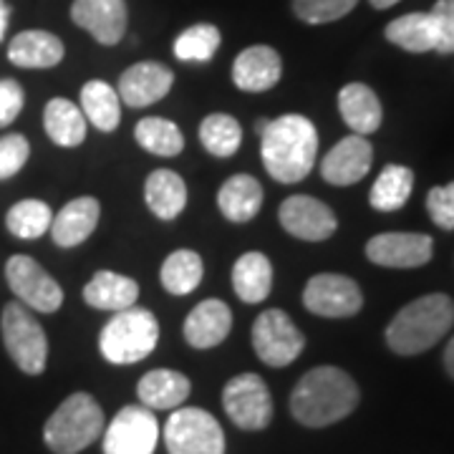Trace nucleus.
I'll use <instances>...</instances> for the list:
<instances>
[{"mask_svg":"<svg viewBox=\"0 0 454 454\" xmlns=\"http://www.w3.org/2000/svg\"><path fill=\"white\" fill-rule=\"evenodd\" d=\"M318 154V131L309 116L286 114L260 131V157L268 175L283 184L309 177Z\"/></svg>","mask_w":454,"mask_h":454,"instance_id":"obj_1","label":"nucleus"},{"mask_svg":"<svg viewBox=\"0 0 454 454\" xmlns=\"http://www.w3.org/2000/svg\"><path fill=\"white\" fill-rule=\"evenodd\" d=\"M356 381L336 366L310 369L291 394L293 417L303 427H328L346 419L358 406Z\"/></svg>","mask_w":454,"mask_h":454,"instance_id":"obj_2","label":"nucleus"},{"mask_svg":"<svg viewBox=\"0 0 454 454\" xmlns=\"http://www.w3.org/2000/svg\"><path fill=\"white\" fill-rule=\"evenodd\" d=\"M452 325V298L444 293H429L396 313L387 328V343L399 356H417L444 339Z\"/></svg>","mask_w":454,"mask_h":454,"instance_id":"obj_3","label":"nucleus"},{"mask_svg":"<svg viewBox=\"0 0 454 454\" xmlns=\"http://www.w3.org/2000/svg\"><path fill=\"white\" fill-rule=\"evenodd\" d=\"M104 434V411L91 394H71L43 427L53 454H79Z\"/></svg>","mask_w":454,"mask_h":454,"instance_id":"obj_4","label":"nucleus"},{"mask_svg":"<svg viewBox=\"0 0 454 454\" xmlns=\"http://www.w3.org/2000/svg\"><path fill=\"white\" fill-rule=\"evenodd\" d=\"M160 340V321L152 310L131 306L116 310L112 321L101 328L98 348L101 356L116 366H127L146 358Z\"/></svg>","mask_w":454,"mask_h":454,"instance_id":"obj_5","label":"nucleus"},{"mask_svg":"<svg viewBox=\"0 0 454 454\" xmlns=\"http://www.w3.org/2000/svg\"><path fill=\"white\" fill-rule=\"evenodd\" d=\"M3 343L11 354L13 364L28 376H38L46 369L49 361V339L43 325L33 318V313L20 303H8L0 318Z\"/></svg>","mask_w":454,"mask_h":454,"instance_id":"obj_6","label":"nucleus"},{"mask_svg":"<svg viewBox=\"0 0 454 454\" xmlns=\"http://www.w3.org/2000/svg\"><path fill=\"white\" fill-rule=\"evenodd\" d=\"M164 444L169 454H225V432L210 411L184 406L167 419Z\"/></svg>","mask_w":454,"mask_h":454,"instance_id":"obj_7","label":"nucleus"},{"mask_svg":"<svg viewBox=\"0 0 454 454\" xmlns=\"http://www.w3.org/2000/svg\"><path fill=\"white\" fill-rule=\"evenodd\" d=\"M253 348L262 364L283 369L303 354L306 339L286 310L268 309L253 324Z\"/></svg>","mask_w":454,"mask_h":454,"instance_id":"obj_8","label":"nucleus"},{"mask_svg":"<svg viewBox=\"0 0 454 454\" xmlns=\"http://www.w3.org/2000/svg\"><path fill=\"white\" fill-rule=\"evenodd\" d=\"M227 417L245 432H260L273 422V399L258 373H238L223 391Z\"/></svg>","mask_w":454,"mask_h":454,"instance_id":"obj_9","label":"nucleus"},{"mask_svg":"<svg viewBox=\"0 0 454 454\" xmlns=\"http://www.w3.org/2000/svg\"><path fill=\"white\" fill-rule=\"evenodd\" d=\"M160 422L145 404L124 406L104 434V454H154Z\"/></svg>","mask_w":454,"mask_h":454,"instance_id":"obj_10","label":"nucleus"},{"mask_svg":"<svg viewBox=\"0 0 454 454\" xmlns=\"http://www.w3.org/2000/svg\"><path fill=\"white\" fill-rule=\"evenodd\" d=\"M11 291L38 313H56L64 303V291L53 278L28 255H13L5 265Z\"/></svg>","mask_w":454,"mask_h":454,"instance_id":"obj_11","label":"nucleus"},{"mask_svg":"<svg viewBox=\"0 0 454 454\" xmlns=\"http://www.w3.org/2000/svg\"><path fill=\"white\" fill-rule=\"evenodd\" d=\"M303 306L324 318H351L364 306L356 280L336 273L313 276L303 291Z\"/></svg>","mask_w":454,"mask_h":454,"instance_id":"obj_12","label":"nucleus"},{"mask_svg":"<svg viewBox=\"0 0 454 454\" xmlns=\"http://www.w3.org/2000/svg\"><path fill=\"white\" fill-rule=\"evenodd\" d=\"M278 217H280V225L286 232H291L298 240H309V243L328 240L339 227L333 210L321 200L309 195L288 197L280 205Z\"/></svg>","mask_w":454,"mask_h":454,"instance_id":"obj_13","label":"nucleus"},{"mask_svg":"<svg viewBox=\"0 0 454 454\" xmlns=\"http://www.w3.org/2000/svg\"><path fill=\"white\" fill-rule=\"evenodd\" d=\"M432 250V238L422 232H381L366 243V258L384 268H422Z\"/></svg>","mask_w":454,"mask_h":454,"instance_id":"obj_14","label":"nucleus"},{"mask_svg":"<svg viewBox=\"0 0 454 454\" xmlns=\"http://www.w3.org/2000/svg\"><path fill=\"white\" fill-rule=\"evenodd\" d=\"M71 18L79 28L91 33L101 46H116L129 23L127 0H74Z\"/></svg>","mask_w":454,"mask_h":454,"instance_id":"obj_15","label":"nucleus"},{"mask_svg":"<svg viewBox=\"0 0 454 454\" xmlns=\"http://www.w3.org/2000/svg\"><path fill=\"white\" fill-rule=\"evenodd\" d=\"M372 162L373 146L369 145V139L361 134H351V137L340 139L339 145L325 154L321 162V175L328 184L348 187L369 175Z\"/></svg>","mask_w":454,"mask_h":454,"instance_id":"obj_16","label":"nucleus"},{"mask_svg":"<svg viewBox=\"0 0 454 454\" xmlns=\"http://www.w3.org/2000/svg\"><path fill=\"white\" fill-rule=\"evenodd\" d=\"M172 83H175V76L167 66L157 61H142V64L129 66L121 74L116 94L131 109H145L167 97Z\"/></svg>","mask_w":454,"mask_h":454,"instance_id":"obj_17","label":"nucleus"},{"mask_svg":"<svg viewBox=\"0 0 454 454\" xmlns=\"http://www.w3.org/2000/svg\"><path fill=\"white\" fill-rule=\"evenodd\" d=\"M280 74H283V61L278 51L270 46H250L232 64V82L247 94L273 89L280 82Z\"/></svg>","mask_w":454,"mask_h":454,"instance_id":"obj_18","label":"nucleus"},{"mask_svg":"<svg viewBox=\"0 0 454 454\" xmlns=\"http://www.w3.org/2000/svg\"><path fill=\"white\" fill-rule=\"evenodd\" d=\"M232 328V310L227 309V303L217 298H207L202 303H197L192 313L184 321V339L197 351H207L220 346L227 339Z\"/></svg>","mask_w":454,"mask_h":454,"instance_id":"obj_19","label":"nucleus"},{"mask_svg":"<svg viewBox=\"0 0 454 454\" xmlns=\"http://www.w3.org/2000/svg\"><path fill=\"white\" fill-rule=\"evenodd\" d=\"M101 217V205L97 197H76L64 210L53 215L51 223V238L59 247H76L91 238Z\"/></svg>","mask_w":454,"mask_h":454,"instance_id":"obj_20","label":"nucleus"},{"mask_svg":"<svg viewBox=\"0 0 454 454\" xmlns=\"http://www.w3.org/2000/svg\"><path fill=\"white\" fill-rule=\"evenodd\" d=\"M192 384L184 373L172 372V369H154L139 379V402L152 409V411H167V409H179L184 399L190 396Z\"/></svg>","mask_w":454,"mask_h":454,"instance_id":"obj_21","label":"nucleus"},{"mask_svg":"<svg viewBox=\"0 0 454 454\" xmlns=\"http://www.w3.org/2000/svg\"><path fill=\"white\" fill-rule=\"evenodd\" d=\"M339 112L348 129H354L361 137L373 134L381 127V101L366 83H346L339 91Z\"/></svg>","mask_w":454,"mask_h":454,"instance_id":"obj_22","label":"nucleus"},{"mask_svg":"<svg viewBox=\"0 0 454 454\" xmlns=\"http://www.w3.org/2000/svg\"><path fill=\"white\" fill-rule=\"evenodd\" d=\"M8 59L20 68H51L61 64L64 43L59 35L49 31H23L11 41Z\"/></svg>","mask_w":454,"mask_h":454,"instance_id":"obj_23","label":"nucleus"},{"mask_svg":"<svg viewBox=\"0 0 454 454\" xmlns=\"http://www.w3.org/2000/svg\"><path fill=\"white\" fill-rule=\"evenodd\" d=\"M139 298L137 280L119 276L114 270H98L83 288V301L98 310H124L131 309Z\"/></svg>","mask_w":454,"mask_h":454,"instance_id":"obj_24","label":"nucleus"},{"mask_svg":"<svg viewBox=\"0 0 454 454\" xmlns=\"http://www.w3.org/2000/svg\"><path fill=\"white\" fill-rule=\"evenodd\" d=\"M217 207L230 223H250L262 207V187L250 175H235L220 187Z\"/></svg>","mask_w":454,"mask_h":454,"instance_id":"obj_25","label":"nucleus"},{"mask_svg":"<svg viewBox=\"0 0 454 454\" xmlns=\"http://www.w3.org/2000/svg\"><path fill=\"white\" fill-rule=\"evenodd\" d=\"M232 288L243 303H260L273 288V265L262 253L253 250L232 265Z\"/></svg>","mask_w":454,"mask_h":454,"instance_id":"obj_26","label":"nucleus"},{"mask_svg":"<svg viewBox=\"0 0 454 454\" xmlns=\"http://www.w3.org/2000/svg\"><path fill=\"white\" fill-rule=\"evenodd\" d=\"M145 200L160 220H175L187 205V184L172 169H154L145 182Z\"/></svg>","mask_w":454,"mask_h":454,"instance_id":"obj_27","label":"nucleus"},{"mask_svg":"<svg viewBox=\"0 0 454 454\" xmlns=\"http://www.w3.org/2000/svg\"><path fill=\"white\" fill-rule=\"evenodd\" d=\"M43 127L59 146H79L86 139V116L68 98H51L43 112Z\"/></svg>","mask_w":454,"mask_h":454,"instance_id":"obj_28","label":"nucleus"},{"mask_svg":"<svg viewBox=\"0 0 454 454\" xmlns=\"http://www.w3.org/2000/svg\"><path fill=\"white\" fill-rule=\"evenodd\" d=\"M411 190H414V172L402 164H389L373 182L369 202L379 212L402 210L411 197Z\"/></svg>","mask_w":454,"mask_h":454,"instance_id":"obj_29","label":"nucleus"},{"mask_svg":"<svg viewBox=\"0 0 454 454\" xmlns=\"http://www.w3.org/2000/svg\"><path fill=\"white\" fill-rule=\"evenodd\" d=\"M387 38L409 53H427L437 49V31L432 13H406L387 26Z\"/></svg>","mask_w":454,"mask_h":454,"instance_id":"obj_30","label":"nucleus"},{"mask_svg":"<svg viewBox=\"0 0 454 454\" xmlns=\"http://www.w3.org/2000/svg\"><path fill=\"white\" fill-rule=\"evenodd\" d=\"M82 112L98 131H114L121 121V98L106 82H89L82 89Z\"/></svg>","mask_w":454,"mask_h":454,"instance_id":"obj_31","label":"nucleus"},{"mask_svg":"<svg viewBox=\"0 0 454 454\" xmlns=\"http://www.w3.org/2000/svg\"><path fill=\"white\" fill-rule=\"evenodd\" d=\"M205 265L195 250H175L169 258L162 262V286L172 295H187L202 283Z\"/></svg>","mask_w":454,"mask_h":454,"instance_id":"obj_32","label":"nucleus"},{"mask_svg":"<svg viewBox=\"0 0 454 454\" xmlns=\"http://www.w3.org/2000/svg\"><path fill=\"white\" fill-rule=\"evenodd\" d=\"M134 137L142 149L157 154V157H177L184 149V137L175 121L162 119V116H146L137 124Z\"/></svg>","mask_w":454,"mask_h":454,"instance_id":"obj_33","label":"nucleus"},{"mask_svg":"<svg viewBox=\"0 0 454 454\" xmlns=\"http://www.w3.org/2000/svg\"><path fill=\"white\" fill-rule=\"evenodd\" d=\"M200 142L215 157H232L243 145V129L230 114H210L200 124Z\"/></svg>","mask_w":454,"mask_h":454,"instance_id":"obj_34","label":"nucleus"},{"mask_svg":"<svg viewBox=\"0 0 454 454\" xmlns=\"http://www.w3.org/2000/svg\"><path fill=\"white\" fill-rule=\"evenodd\" d=\"M51 223H53V212L41 200H23V202L13 205L5 215V225L20 240L41 238L43 232L51 230Z\"/></svg>","mask_w":454,"mask_h":454,"instance_id":"obj_35","label":"nucleus"},{"mask_svg":"<svg viewBox=\"0 0 454 454\" xmlns=\"http://www.w3.org/2000/svg\"><path fill=\"white\" fill-rule=\"evenodd\" d=\"M223 35L212 23H197L182 31L175 41V56L179 61H195V64H207L212 56L220 49Z\"/></svg>","mask_w":454,"mask_h":454,"instance_id":"obj_36","label":"nucleus"},{"mask_svg":"<svg viewBox=\"0 0 454 454\" xmlns=\"http://www.w3.org/2000/svg\"><path fill=\"white\" fill-rule=\"evenodd\" d=\"M358 0H293V11L303 23H333L348 16L356 8Z\"/></svg>","mask_w":454,"mask_h":454,"instance_id":"obj_37","label":"nucleus"},{"mask_svg":"<svg viewBox=\"0 0 454 454\" xmlns=\"http://www.w3.org/2000/svg\"><path fill=\"white\" fill-rule=\"evenodd\" d=\"M31 145L23 134H8L0 139V179H8L23 169L28 162Z\"/></svg>","mask_w":454,"mask_h":454,"instance_id":"obj_38","label":"nucleus"},{"mask_svg":"<svg viewBox=\"0 0 454 454\" xmlns=\"http://www.w3.org/2000/svg\"><path fill=\"white\" fill-rule=\"evenodd\" d=\"M427 210L434 225L442 230H454V182L429 190Z\"/></svg>","mask_w":454,"mask_h":454,"instance_id":"obj_39","label":"nucleus"},{"mask_svg":"<svg viewBox=\"0 0 454 454\" xmlns=\"http://www.w3.org/2000/svg\"><path fill=\"white\" fill-rule=\"evenodd\" d=\"M437 31V53H454V0H437L429 11Z\"/></svg>","mask_w":454,"mask_h":454,"instance_id":"obj_40","label":"nucleus"},{"mask_svg":"<svg viewBox=\"0 0 454 454\" xmlns=\"http://www.w3.org/2000/svg\"><path fill=\"white\" fill-rule=\"evenodd\" d=\"M23 109V89L13 79L0 82V127H8L18 119Z\"/></svg>","mask_w":454,"mask_h":454,"instance_id":"obj_41","label":"nucleus"},{"mask_svg":"<svg viewBox=\"0 0 454 454\" xmlns=\"http://www.w3.org/2000/svg\"><path fill=\"white\" fill-rule=\"evenodd\" d=\"M444 369L454 379V339L447 343V351H444Z\"/></svg>","mask_w":454,"mask_h":454,"instance_id":"obj_42","label":"nucleus"},{"mask_svg":"<svg viewBox=\"0 0 454 454\" xmlns=\"http://www.w3.org/2000/svg\"><path fill=\"white\" fill-rule=\"evenodd\" d=\"M8 20H11V8L0 0V41L5 35V28H8Z\"/></svg>","mask_w":454,"mask_h":454,"instance_id":"obj_43","label":"nucleus"},{"mask_svg":"<svg viewBox=\"0 0 454 454\" xmlns=\"http://www.w3.org/2000/svg\"><path fill=\"white\" fill-rule=\"evenodd\" d=\"M369 3H372L376 11H387V8H391V5H396L399 0H369Z\"/></svg>","mask_w":454,"mask_h":454,"instance_id":"obj_44","label":"nucleus"}]
</instances>
